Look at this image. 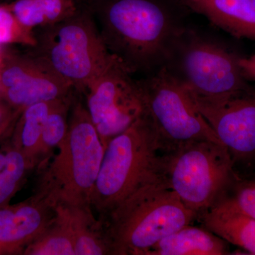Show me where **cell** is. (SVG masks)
Here are the masks:
<instances>
[{"label":"cell","mask_w":255,"mask_h":255,"mask_svg":"<svg viewBox=\"0 0 255 255\" xmlns=\"http://www.w3.org/2000/svg\"><path fill=\"white\" fill-rule=\"evenodd\" d=\"M106 48L132 75L148 76L169 63L187 28L164 0H79Z\"/></svg>","instance_id":"obj_1"},{"label":"cell","mask_w":255,"mask_h":255,"mask_svg":"<svg viewBox=\"0 0 255 255\" xmlns=\"http://www.w3.org/2000/svg\"><path fill=\"white\" fill-rule=\"evenodd\" d=\"M197 214L161 176L139 188L102 220L112 255H145L162 238L190 225Z\"/></svg>","instance_id":"obj_2"},{"label":"cell","mask_w":255,"mask_h":255,"mask_svg":"<svg viewBox=\"0 0 255 255\" xmlns=\"http://www.w3.org/2000/svg\"><path fill=\"white\" fill-rule=\"evenodd\" d=\"M159 151L158 136L147 114L108 142L90 199L99 219L160 175Z\"/></svg>","instance_id":"obj_3"},{"label":"cell","mask_w":255,"mask_h":255,"mask_svg":"<svg viewBox=\"0 0 255 255\" xmlns=\"http://www.w3.org/2000/svg\"><path fill=\"white\" fill-rule=\"evenodd\" d=\"M74 97L66 136L42 168L38 189L56 203L90 205L105 148L85 104Z\"/></svg>","instance_id":"obj_4"},{"label":"cell","mask_w":255,"mask_h":255,"mask_svg":"<svg viewBox=\"0 0 255 255\" xmlns=\"http://www.w3.org/2000/svg\"><path fill=\"white\" fill-rule=\"evenodd\" d=\"M79 3L78 11L70 17L35 29L36 43L28 50L83 95L115 57L106 48L90 11Z\"/></svg>","instance_id":"obj_5"},{"label":"cell","mask_w":255,"mask_h":255,"mask_svg":"<svg viewBox=\"0 0 255 255\" xmlns=\"http://www.w3.org/2000/svg\"><path fill=\"white\" fill-rule=\"evenodd\" d=\"M163 152L159 161L161 177L198 217L236 184L234 163L222 144L201 140Z\"/></svg>","instance_id":"obj_6"},{"label":"cell","mask_w":255,"mask_h":255,"mask_svg":"<svg viewBox=\"0 0 255 255\" xmlns=\"http://www.w3.org/2000/svg\"><path fill=\"white\" fill-rule=\"evenodd\" d=\"M139 83L146 114L153 124L162 152L201 140L222 144L196 109L189 89L166 67L139 80Z\"/></svg>","instance_id":"obj_7"},{"label":"cell","mask_w":255,"mask_h":255,"mask_svg":"<svg viewBox=\"0 0 255 255\" xmlns=\"http://www.w3.org/2000/svg\"><path fill=\"white\" fill-rule=\"evenodd\" d=\"M240 58L219 42L186 28L165 67L196 95L223 97L253 88Z\"/></svg>","instance_id":"obj_8"},{"label":"cell","mask_w":255,"mask_h":255,"mask_svg":"<svg viewBox=\"0 0 255 255\" xmlns=\"http://www.w3.org/2000/svg\"><path fill=\"white\" fill-rule=\"evenodd\" d=\"M83 95L105 148L113 137L146 114L139 80L116 58L89 84Z\"/></svg>","instance_id":"obj_9"},{"label":"cell","mask_w":255,"mask_h":255,"mask_svg":"<svg viewBox=\"0 0 255 255\" xmlns=\"http://www.w3.org/2000/svg\"><path fill=\"white\" fill-rule=\"evenodd\" d=\"M76 93L49 65L31 52L1 50L0 100L22 112L29 106L54 102Z\"/></svg>","instance_id":"obj_10"},{"label":"cell","mask_w":255,"mask_h":255,"mask_svg":"<svg viewBox=\"0 0 255 255\" xmlns=\"http://www.w3.org/2000/svg\"><path fill=\"white\" fill-rule=\"evenodd\" d=\"M189 92L196 109L227 148L234 165L236 162L255 160L254 89L218 97Z\"/></svg>","instance_id":"obj_11"},{"label":"cell","mask_w":255,"mask_h":255,"mask_svg":"<svg viewBox=\"0 0 255 255\" xmlns=\"http://www.w3.org/2000/svg\"><path fill=\"white\" fill-rule=\"evenodd\" d=\"M56 203L38 189L26 201L0 209V255H23L54 219Z\"/></svg>","instance_id":"obj_12"},{"label":"cell","mask_w":255,"mask_h":255,"mask_svg":"<svg viewBox=\"0 0 255 255\" xmlns=\"http://www.w3.org/2000/svg\"><path fill=\"white\" fill-rule=\"evenodd\" d=\"M182 6L203 16L238 38L255 40V0H179Z\"/></svg>","instance_id":"obj_13"},{"label":"cell","mask_w":255,"mask_h":255,"mask_svg":"<svg viewBox=\"0 0 255 255\" xmlns=\"http://www.w3.org/2000/svg\"><path fill=\"white\" fill-rule=\"evenodd\" d=\"M198 219L225 241L255 255V219L238 209L227 195Z\"/></svg>","instance_id":"obj_14"},{"label":"cell","mask_w":255,"mask_h":255,"mask_svg":"<svg viewBox=\"0 0 255 255\" xmlns=\"http://www.w3.org/2000/svg\"><path fill=\"white\" fill-rule=\"evenodd\" d=\"M228 243L204 227L187 225L162 238L145 255H224Z\"/></svg>","instance_id":"obj_15"},{"label":"cell","mask_w":255,"mask_h":255,"mask_svg":"<svg viewBox=\"0 0 255 255\" xmlns=\"http://www.w3.org/2000/svg\"><path fill=\"white\" fill-rule=\"evenodd\" d=\"M75 255H112L105 224L90 205H65Z\"/></svg>","instance_id":"obj_16"},{"label":"cell","mask_w":255,"mask_h":255,"mask_svg":"<svg viewBox=\"0 0 255 255\" xmlns=\"http://www.w3.org/2000/svg\"><path fill=\"white\" fill-rule=\"evenodd\" d=\"M55 102H41L26 107L18 117L11 133L10 140L22 152L33 169L39 166L42 134Z\"/></svg>","instance_id":"obj_17"},{"label":"cell","mask_w":255,"mask_h":255,"mask_svg":"<svg viewBox=\"0 0 255 255\" xmlns=\"http://www.w3.org/2000/svg\"><path fill=\"white\" fill-rule=\"evenodd\" d=\"M11 11L28 29L50 26L75 14L78 0H14L10 4Z\"/></svg>","instance_id":"obj_18"},{"label":"cell","mask_w":255,"mask_h":255,"mask_svg":"<svg viewBox=\"0 0 255 255\" xmlns=\"http://www.w3.org/2000/svg\"><path fill=\"white\" fill-rule=\"evenodd\" d=\"M23 255H75L73 233L63 204H57L54 219L43 232L26 247Z\"/></svg>","instance_id":"obj_19"},{"label":"cell","mask_w":255,"mask_h":255,"mask_svg":"<svg viewBox=\"0 0 255 255\" xmlns=\"http://www.w3.org/2000/svg\"><path fill=\"white\" fill-rule=\"evenodd\" d=\"M33 167L10 139L0 148V209L9 205Z\"/></svg>","instance_id":"obj_20"},{"label":"cell","mask_w":255,"mask_h":255,"mask_svg":"<svg viewBox=\"0 0 255 255\" xmlns=\"http://www.w3.org/2000/svg\"><path fill=\"white\" fill-rule=\"evenodd\" d=\"M76 93L55 101L47 117L39 154V166L42 168L48 162L50 154L61 143L68 130L69 116L74 97Z\"/></svg>","instance_id":"obj_21"},{"label":"cell","mask_w":255,"mask_h":255,"mask_svg":"<svg viewBox=\"0 0 255 255\" xmlns=\"http://www.w3.org/2000/svg\"><path fill=\"white\" fill-rule=\"evenodd\" d=\"M36 43L34 31L18 21L6 3L0 4V46L21 44L31 48Z\"/></svg>","instance_id":"obj_22"},{"label":"cell","mask_w":255,"mask_h":255,"mask_svg":"<svg viewBox=\"0 0 255 255\" xmlns=\"http://www.w3.org/2000/svg\"><path fill=\"white\" fill-rule=\"evenodd\" d=\"M227 196L238 209L255 219V182L236 184L232 195Z\"/></svg>","instance_id":"obj_23"},{"label":"cell","mask_w":255,"mask_h":255,"mask_svg":"<svg viewBox=\"0 0 255 255\" xmlns=\"http://www.w3.org/2000/svg\"><path fill=\"white\" fill-rule=\"evenodd\" d=\"M239 63L246 78L255 82V53L248 58L241 57Z\"/></svg>","instance_id":"obj_24"},{"label":"cell","mask_w":255,"mask_h":255,"mask_svg":"<svg viewBox=\"0 0 255 255\" xmlns=\"http://www.w3.org/2000/svg\"><path fill=\"white\" fill-rule=\"evenodd\" d=\"M1 46H0V53H1V49H2V48H1Z\"/></svg>","instance_id":"obj_25"}]
</instances>
